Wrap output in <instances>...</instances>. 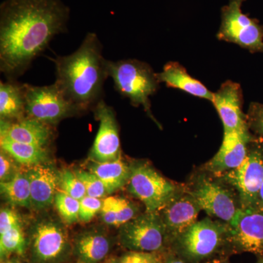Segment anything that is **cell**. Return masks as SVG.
I'll use <instances>...</instances> for the list:
<instances>
[{"label":"cell","instance_id":"cell-40","mask_svg":"<svg viewBox=\"0 0 263 263\" xmlns=\"http://www.w3.org/2000/svg\"><path fill=\"white\" fill-rule=\"evenodd\" d=\"M256 263H263V257H260V258L259 259V260Z\"/></svg>","mask_w":263,"mask_h":263},{"label":"cell","instance_id":"cell-7","mask_svg":"<svg viewBox=\"0 0 263 263\" xmlns=\"http://www.w3.org/2000/svg\"><path fill=\"white\" fill-rule=\"evenodd\" d=\"M246 0H230L221 10L218 39L238 45L251 52H263V29L242 12Z\"/></svg>","mask_w":263,"mask_h":263},{"label":"cell","instance_id":"cell-34","mask_svg":"<svg viewBox=\"0 0 263 263\" xmlns=\"http://www.w3.org/2000/svg\"><path fill=\"white\" fill-rule=\"evenodd\" d=\"M19 226H22V224L18 213L8 208L2 209L0 212V234Z\"/></svg>","mask_w":263,"mask_h":263},{"label":"cell","instance_id":"cell-15","mask_svg":"<svg viewBox=\"0 0 263 263\" xmlns=\"http://www.w3.org/2000/svg\"><path fill=\"white\" fill-rule=\"evenodd\" d=\"M212 103L220 117L224 133L249 129L247 117L242 111L243 94L238 83L228 81L221 84L214 93Z\"/></svg>","mask_w":263,"mask_h":263},{"label":"cell","instance_id":"cell-38","mask_svg":"<svg viewBox=\"0 0 263 263\" xmlns=\"http://www.w3.org/2000/svg\"><path fill=\"white\" fill-rule=\"evenodd\" d=\"M10 263H22L20 262V261L18 260V259H15V258L10 259Z\"/></svg>","mask_w":263,"mask_h":263},{"label":"cell","instance_id":"cell-41","mask_svg":"<svg viewBox=\"0 0 263 263\" xmlns=\"http://www.w3.org/2000/svg\"><path fill=\"white\" fill-rule=\"evenodd\" d=\"M219 263H228V262H227V261H222V262H220Z\"/></svg>","mask_w":263,"mask_h":263},{"label":"cell","instance_id":"cell-25","mask_svg":"<svg viewBox=\"0 0 263 263\" xmlns=\"http://www.w3.org/2000/svg\"><path fill=\"white\" fill-rule=\"evenodd\" d=\"M27 248V240L22 226L0 234V256L5 259L12 254L22 255Z\"/></svg>","mask_w":263,"mask_h":263},{"label":"cell","instance_id":"cell-22","mask_svg":"<svg viewBox=\"0 0 263 263\" xmlns=\"http://www.w3.org/2000/svg\"><path fill=\"white\" fill-rule=\"evenodd\" d=\"M89 171L103 181L111 194L127 184L131 170L130 166L127 165L121 157L108 162L91 160Z\"/></svg>","mask_w":263,"mask_h":263},{"label":"cell","instance_id":"cell-11","mask_svg":"<svg viewBox=\"0 0 263 263\" xmlns=\"http://www.w3.org/2000/svg\"><path fill=\"white\" fill-rule=\"evenodd\" d=\"M29 250L32 263L63 262L71 252L67 231L53 219L37 221L31 232Z\"/></svg>","mask_w":263,"mask_h":263},{"label":"cell","instance_id":"cell-5","mask_svg":"<svg viewBox=\"0 0 263 263\" xmlns=\"http://www.w3.org/2000/svg\"><path fill=\"white\" fill-rule=\"evenodd\" d=\"M188 191L208 215L228 224L234 220L241 209L235 190L220 178L215 180L206 175H200Z\"/></svg>","mask_w":263,"mask_h":263},{"label":"cell","instance_id":"cell-6","mask_svg":"<svg viewBox=\"0 0 263 263\" xmlns=\"http://www.w3.org/2000/svg\"><path fill=\"white\" fill-rule=\"evenodd\" d=\"M130 170L128 192L143 202L146 212H159L182 190L146 162H137Z\"/></svg>","mask_w":263,"mask_h":263},{"label":"cell","instance_id":"cell-13","mask_svg":"<svg viewBox=\"0 0 263 263\" xmlns=\"http://www.w3.org/2000/svg\"><path fill=\"white\" fill-rule=\"evenodd\" d=\"M99 128L90 152L89 160L108 162L117 160L121 155L119 127L115 110L102 99L93 108Z\"/></svg>","mask_w":263,"mask_h":263},{"label":"cell","instance_id":"cell-35","mask_svg":"<svg viewBox=\"0 0 263 263\" xmlns=\"http://www.w3.org/2000/svg\"><path fill=\"white\" fill-rule=\"evenodd\" d=\"M247 124L263 136V105L253 103L251 105L247 117Z\"/></svg>","mask_w":263,"mask_h":263},{"label":"cell","instance_id":"cell-26","mask_svg":"<svg viewBox=\"0 0 263 263\" xmlns=\"http://www.w3.org/2000/svg\"><path fill=\"white\" fill-rule=\"evenodd\" d=\"M57 212L64 221L68 224H74L79 219L80 200L73 198L67 194L58 193L54 199Z\"/></svg>","mask_w":263,"mask_h":263},{"label":"cell","instance_id":"cell-27","mask_svg":"<svg viewBox=\"0 0 263 263\" xmlns=\"http://www.w3.org/2000/svg\"><path fill=\"white\" fill-rule=\"evenodd\" d=\"M59 187L61 189L62 193L79 200L86 196V190L84 183L78 177L76 173L70 170H64L60 173Z\"/></svg>","mask_w":263,"mask_h":263},{"label":"cell","instance_id":"cell-4","mask_svg":"<svg viewBox=\"0 0 263 263\" xmlns=\"http://www.w3.org/2000/svg\"><path fill=\"white\" fill-rule=\"evenodd\" d=\"M171 246L173 252L186 263H201L229 247V224L205 218L185 230Z\"/></svg>","mask_w":263,"mask_h":263},{"label":"cell","instance_id":"cell-37","mask_svg":"<svg viewBox=\"0 0 263 263\" xmlns=\"http://www.w3.org/2000/svg\"><path fill=\"white\" fill-rule=\"evenodd\" d=\"M259 208L263 209V181L259 194Z\"/></svg>","mask_w":263,"mask_h":263},{"label":"cell","instance_id":"cell-29","mask_svg":"<svg viewBox=\"0 0 263 263\" xmlns=\"http://www.w3.org/2000/svg\"><path fill=\"white\" fill-rule=\"evenodd\" d=\"M75 173L84 183L88 196L101 199L110 194L103 181L89 171L79 170L75 171Z\"/></svg>","mask_w":263,"mask_h":263},{"label":"cell","instance_id":"cell-2","mask_svg":"<svg viewBox=\"0 0 263 263\" xmlns=\"http://www.w3.org/2000/svg\"><path fill=\"white\" fill-rule=\"evenodd\" d=\"M55 84L67 100L81 111L93 110L103 98L104 84L108 78V60L98 34L89 32L73 53L53 60Z\"/></svg>","mask_w":263,"mask_h":263},{"label":"cell","instance_id":"cell-18","mask_svg":"<svg viewBox=\"0 0 263 263\" xmlns=\"http://www.w3.org/2000/svg\"><path fill=\"white\" fill-rule=\"evenodd\" d=\"M48 162L36 164L27 170L30 182L32 208L35 210L47 209L54 202L59 187L60 173Z\"/></svg>","mask_w":263,"mask_h":263},{"label":"cell","instance_id":"cell-17","mask_svg":"<svg viewBox=\"0 0 263 263\" xmlns=\"http://www.w3.org/2000/svg\"><path fill=\"white\" fill-rule=\"evenodd\" d=\"M52 127L28 117L12 122L0 121V138L48 148L53 137Z\"/></svg>","mask_w":263,"mask_h":263},{"label":"cell","instance_id":"cell-9","mask_svg":"<svg viewBox=\"0 0 263 263\" xmlns=\"http://www.w3.org/2000/svg\"><path fill=\"white\" fill-rule=\"evenodd\" d=\"M119 240L128 251L162 252L167 240L160 213L145 212L119 227Z\"/></svg>","mask_w":263,"mask_h":263},{"label":"cell","instance_id":"cell-24","mask_svg":"<svg viewBox=\"0 0 263 263\" xmlns=\"http://www.w3.org/2000/svg\"><path fill=\"white\" fill-rule=\"evenodd\" d=\"M2 195L12 205L32 208L30 182L27 171H19L14 177L8 181L0 182Z\"/></svg>","mask_w":263,"mask_h":263},{"label":"cell","instance_id":"cell-10","mask_svg":"<svg viewBox=\"0 0 263 263\" xmlns=\"http://www.w3.org/2000/svg\"><path fill=\"white\" fill-rule=\"evenodd\" d=\"M238 195L241 209L259 208V194L263 181V150L249 148L245 161L236 168L220 175Z\"/></svg>","mask_w":263,"mask_h":263},{"label":"cell","instance_id":"cell-28","mask_svg":"<svg viewBox=\"0 0 263 263\" xmlns=\"http://www.w3.org/2000/svg\"><path fill=\"white\" fill-rule=\"evenodd\" d=\"M161 252H144L128 251L126 253L108 259V263H164Z\"/></svg>","mask_w":263,"mask_h":263},{"label":"cell","instance_id":"cell-16","mask_svg":"<svg viewBox=\"0 0 263 263\" xmlns=\"http://www.w3.org/2000/svg\"><path fill=\"white\" fill-rule=\"evenodd\" d=\"M251 140L249 129L224 133L220 148L205 164V170L217 176L236 168L247 157Z\"/></svg>","mask_w":263,"mask_h":263},{"label":"cell","instance_id":"cell-1","mask_svg":"<svg viewBox=\"0 0 263 263\" xmlns=\"http://www.w3.org/2000/svg\"><path fill=\"white\" fill-rule=\"evenodd\" d=\"M70 9L61 0H5L0 6V71L17 80L57 34Z\"/></svg>","mask_w":263,"mask_h":263},{"label":"cell","instance_id":"cell-39","mask_svg":"<svg viewBox=\"0 0 263 263\" xmlns=\"http://www.w3.org/2000/svg\"><path fill=\"white\" fill-rule=\"evenodd\" d=\"M1 263H10L9 259H2Z\"/></svg>","mask_w":263,"mask_h":263},{"label":"cell","instance_id":"cell-30","mask_svg":"<svg viewBox=\"0 0 263 263\" xmlns=\"http://www.w3.org/2000/svg\"><path fill=\"white\" fill-rule=\"evenodd\" d=\"M103 200L100 198L85 196L80 200L79 219L83 222L87 223L92 220L93 218L101 211Z\"/></svg>","mask_w":263,"mask_h":263},{"label":"cell","instance_id":"cell-23","mask_svg":"<svg viewBox=\"0 0 263 263\" xmlns=\"http://www.w3.org/2000/svg\"><path fill=\"white\" fill-rule=\"evenodd\" d=\"M0 148L18 163L29 167L48 162L49 158L48 148L18 143L7 138H0Z\"/></svg>","mask_w":263,"mask_h":263},{"label":"cell","instance_id":"cell-31","mask_svg":"<svg viewBox=\"0 0 263 263\" xmlns=\"http://www.w3.org/2000/svg\"><path fill=\"white\" fill-rule=\"evenodd\" d=\"M117 207L118 227L119 228L137 216L138 209L136 205L124 197H117Z\"/></svg>","mask_w":263,"mask_h":263},{"label":"cell","instance_id":"cell-12","mask_svg":"<svg viewBox=\"0 0 263 263\" xmlns=\"http://www.w3.org/2000/svg\"><path fill=\"white\" fill-rule=\"evenodd\" d=\"M229 224V247L263 257V209H241Z\"/></svg>","mask_w":263,"mask_h":263},{"label":"cell","instance_id":"cell-3","mask_svg":"<svg viewBox=\"0 0 263 263\" xmlns=\"http://www.w3.org/2000/svg\"><path fill=\"white\" fill-rule=\"evenodd\" d=\"M107 70L118 92L129 99L133 106L143 107L148 117L161 128L151 108V96L157 92L160 84L152 67L146 62L128 59L119 61L108 60Z\"/></svg>","mask_w":263,"mask_h":263},{"label":"cell","instance_id":"cell-14","mask_svg":"<svg viewBox=\"0 0 263 263\" xmlns=\"http://www.w3.org/2000/svg\"><path fill=\"white\" fill-rule=\"evenodd\" d=\"M200 211L191 194L183 190L159 211L165 230L167 245H171L177 237L196 222Z\"/></svg>","mask_w":263,"mask_h":263},{"label":"cell","instance_id":"cell-32","mask_svg":"<svg viewBox=\"0 0 263 263\" xmlns=\"http://www.w3.org/2000/svg\"><path fill=\"white\" fill-rule=\"evenodd\" d=\"M16 162L5 151L1 149L0 152V181L1 182L10 181L13 179L18 170L15 165Z\"/></svg>","mask_w":263,"mask_h":263},{"label":"cell","instance_id":"cell-33","mask_svg":"<svg viewBox=\"0 0 263 263\" xmlns=\"http://www.w3.org/2000/svg\"><path fill=\"white\" fill-rule=\"evenodd\" d=\"M117 197L109 196L104 199L101 215L103 220L108 226L118 227Z\"/></svg>","mask_w":263,"mask_h":263},{"label":"cell","instance_id":"cell-19","mask_svg":"<svg viewBox=\"0 0 263 263\" xmlns=\"http://www.w3.org/2000/svg\"><path fill=\"white\" fill-rule=\"evenodd\" d=\"M157 77L160 83H164L168 87L182 90L188 94L211 102L214 98V93L209 91L200 81L192 77L178 62L166 64L163 70L157 73Z\"/></svg>","mask_w":263,"mask_h":263},{"label":"cell","instance_id":"cell-36","mask_svg":"<svg viewBox=\"0 0 263 263\" xmlns=\"http://www.w3.org/2000/svg\"><path fill=\"white\" fill-rule=\"evenodd\" d=\"M164 263H186L174 252L164 257Z\"/></svg>","mask_w":263,"mask_h":263},{"label":"cell","instance_id":"cell-21","mask_svg":"<svg viewBox=\"0 0 263 263\" xmlns=\"http://www.w3.org/2000/svg\"><path fill=\"white\" fill-rule=\"evenodd\" d=\"M26 84L17 80L0 82V118L12 122L26 117Z\"/></svg>","mask_w":263,"mask_h":263},{"label":"cell","instance_id":"cell-8","mask_svg":"<svg viewBox=\"0 0 263 263\" xmlns=\"http://www.w3.org/2000/svg\"><path fill=\"white\" fill-rule=\"evenodd\" d=\"M26 117L53 126L65 118L83 113L59 89L55 83L48 86L26 84Z\"/></svg>","mask_w":263,"mask_h":263},{"label":"cell","instance_id":"cell-20","mask_svg":"<svg viewBox=\"0 0 263 263\" xmlns=\"http://www.w3.org/2000/svg\"><path fill=\"white\" fill-rule=\"evenodd\" d=\"M111 242L101 232L90 230L76 237L72 252L79 263H99L108 256Z\"/></svg>","mask_w":263,"mask_h":263}]
</instances>
